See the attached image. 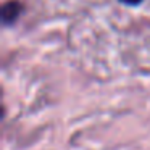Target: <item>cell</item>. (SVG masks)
<instances>
[{"mask_svg":"<svg viewBox=\"0 0 150 150\" xmlns=\"http://www.w3.org/2000/svg\"><path fill=\"white\" fill-rule=\"evenodd\" d=\"M20 13H21V4L18 0H10L2 7V21L5 24H11L13 21H16Z\"/></svg>","mask_w":150,"mask_h":150,"instance_id":"obj_1","label":"cell"},{"mask_svg":"<svg viewBox=\"0 0 150 150\" xmlns=\"http://www.w3.org/2000/svg\"><path fill=\"white\" fill-rule=\"evenodd\" d=\"M120 2H123V4H127V5H137V4H140L142 0H120Z\"/></svg>","mask_w":150,"mask_h":150,"instance_id":"obj_2","label":"cell"}]
</instances>
